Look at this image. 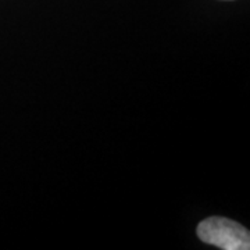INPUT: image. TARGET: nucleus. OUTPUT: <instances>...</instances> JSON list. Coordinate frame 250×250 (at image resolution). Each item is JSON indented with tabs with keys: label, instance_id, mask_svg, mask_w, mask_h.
<instances>
[{
	"label": "nucleus",
	"instance_id": "obj_1",
	"mask_svg": "<svg viewBox=\"0 0 250 250\" xmlns=\"http://www.w3.org/2000/svg\"><path fill=\"white\" fill-rule=\"evenodd\" d=\"M196 233L200 241L223 250L250 249L249 231L243 225L229 218H206L197 225Z\"/></svg>",
	"mask_w": 250,
	"mask_h": 250
}]
</instances>
